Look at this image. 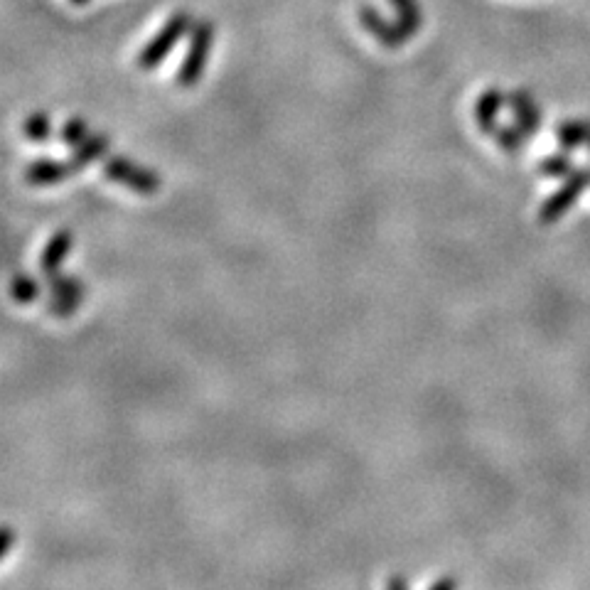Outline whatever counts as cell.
<instances>
[{
  "instance_id": "1",
  "label": "cell",
  "mask_w": 590,
  "mask_h": 590,
  "mask_svg": "<svg viewBox=\"0 0 590 590\" xmlns=\"http://www.w3.org/2000/svg\"><path fill=\"white\" fill-rule=\"evenodd\" d=\"M214 45V23L212 20H197L190 30V45H187L185 59L180 62L175 72V87L177 89H192L200 84L202 74H205L209 52Z\"/></svg>"
},
{
  "instance_id": "2",
  "label": "cell",
  "mask_w": 590,
  "mask_h": 590,
  "mask_svg": "<svg viewBox=\"0 0 590 590\" xmlns=\"http://www.w3.org/2000/svg\"><path fill=\"white\" fill-rule=\"evenodd\" d=\"M192 25H195V20H192V15L187 13V10H177V13L170 15L168 23L155 32V35L148 40V45L138 52L136 67L143 69V72H153V69H158L160 64L168 59L170 52L175 50L177 42H180L182 37L192 30Z\"/></svg>"
},
{
  "instance_id": "3",
  "label": "cell",
  "mask_w": 590,
  "mask_h": 590,
  "mask_svg": "<svg viewBox=\"0 0 590 590\" xmlns=\"http://www.w3.org/2000/svg\"><path fill=\"white\" fill-rule=\"evenodd\" d=\"M104 177L109 182H114V185L138 192V195H155L160 190V185H163V180H160V175L155 170L133 163L126 155H111V158H106Z\"/></svg>"
},
{
  "instance_id": "4",
  "label": "cell",
  "mask_w": 590,
  "mask_h": 590,
  "mask_svg": "<svg viewBox=\"0 0 590 590\" xmlns=\"http://www.w3.org/2000/svg\"><path fill=\"white\" fill-rule=\"evenodd\" d=\"M45 283H47V293H50L45 308L47 313L55 315V318H69V315H72L74 310L84 303L87 286H84L79 278L64 273L62 268L55 273H47Z\"/></svg>"
},
{
  "instance_id": "5",
  "label": "cell",
  "mask_w": 590,
  "mask_h": 590,
  "mask_svg": "<svg viewBox=\"0 0 590 590\" xmlns=\"http://www.w3.org/2000/svg\"><path fill=\"white\" fill-rule=\"evenodd\" d=\"M590 185V168H578L566 177V182L544 202L539 209V222L541 224H554L559 222L563 214L568 212L576 200L581 197V192Z\"/></svg>"
},
{
  "instance_id": "6",
  "label": "cell",
  "mask_w": 590,
  "mask_h": 590,
  "mask_svg": "<svg viewBox=\"0 0 590 590\" xmlns=\"http://www.w3.org/2000/svg\"><path fill=\"white\" fill-rule=\"evenodd\" d=\"M357 18H359V25H362V28L367 30L369 35L379 42V45L386 47V50H401V47L406 45V40H409V35L401 30V25L396 23V20L384 18L374 5H362Z\"/></svg>"
},
{
  "instance_id": "7",
  "label": "cell",
  "mask_w": 590,
  "mask_h": 590,
  "mask_svg": "<svg viewBox=\"0 0 590 590\" xmlns=\"http://www.w3.org/2000/svg\"><path fill=\"white\" fill-rule=\"evenodd\" d=\"M507 104L514 114V123L524 136H534L541 128V109L527 89H517L507 96Z\"/></svg>"
},
{
  "instance_id": "8",
  "label": "cell",
  "mask_w": 590,
  "mask_h": 590,
  "mask_svg": "<svg viewBox=\"0 0 590 590\" xmlns=\"http://www.w3.org/2000/svg\"><path fill=\"white\" fill-rule=\"evenodd\" d=\"M507 104V94L502 89L490 87L480 94V99L475 101V121L485 136H495L497 131V116H500L502 106Z\"/></svg>"
},
{
  "instance_id": "9",
  "label": "cell",
  "mask_w": 590,
  "mask_h": 590,
  "mask_svg": "<svg viewBox=\"0 0 590 590\" xmlns=\"http://www.w3.org/2000/svg\"><path fill=\"white\" fill-rule=\"evenodd\" d=\"M111 146V138L106 133H89L79 146L72 148L69 153V165H72L74 173H82L91 163H96L99 158H106Z\"/></svg>"
},
{
  "instance_id": "10",
  "label": "cell",
  "mask_w": 590,
  "mask_h": 590,
  "mask_svg": "<svg viewBox=\"0 0 590 590\" xmlns=\"http://www.w3.org/2000/svg\"><path fill=\"white\" fill-rule=\"evenodd\" d=\"M74 170L72 165L59 163V160H35L25 168V182L32 187H47L57 185V182H64L67 177H72Z\"/></svg>"
},
{
  "instance_id": "11",
  "label": "cell",
  "mask_w": 590,
  "mask_h": 590,
  "mask_svg": "<svg viewBox=\"0 0 590 590\" xmlns=\"http://www.w3.org/2000/svg\"><path fill=\"white\" fill-rule=\"evenodd\" d=\"M72 244H74V236L69 229H57L55 234L50 236V241L45 244V249H42L40 254V261H37V266H40V271L45 273H55L62 268L64 259L69 256V251H72Z\"/></svg>"
},
{
  "instance_id": "12",
  "label": "cell",
  "mask_w": 590,
  "mask_h": 590,
  "mask_svg": "<svg viewBox=\"0 0 590 590\" xmlns=\"http://www.w3.org/2000/svg\"><path fill=\"white\" fill-rule=\"evenodd\" d=\"M396 13V23L409 37H416L423 28V10L418 0H389Z\"/></svg>"
},
{
  "instance_id": "13",
  "label": "cell",
  "mask_w": 590,
  "mask_h": 590,
  "mask_svg": "<svg viewBox=\"0 0 590 590\" xmlns=\"http://www.w3.org/2000/svg\"><path fill=\"white\" fill-rule=\"evenodd\" d=\"M556 138H559L563 150H573L578 146L590 148V121H566L556 128Z\"/></svg>"
},
{
  "instance_id": "14",
  "label": "cell",
  "mask_w": 590,
  "mask_h": 590,
  "mask_svg": "<svg viewBox=\"0 0 590 590\" xmlns=\"http://www.w3.org/2000/svg\"><path fill=\"white\" fill-rule=\"evenodd\" d=\"M40 281L35 276H30L28 271H18L10 281V298L18 305H30L40 298Z\"/></svg>"
},
{
  "instance_id": "15",
  "label": "cell",
  "mask_w": 590,
  "mask_h": 590,
  "mask_svg": "<svg viewBox=\"0 0 590 590\" xmlns=\"http://www.w3.org/2000/svg\"><path fill=\"white\" fill-rule=\"evenodd\" d=\"M23 133L35 146H45L52 136V121L47 111H32L23 121Z\"/></svg>"
},
{
  "instance_id": "16",
  "label": "cell",
  "mask_w": 590,
  "mask_h": 590,
  "mask_svg": "<svg viewBox=\"0 0 590 590\" xmlns=\"http://www.w3.org/2000/svg\"><path fill=\"white\" fill-rule=\"evenodd\" d=\"M89 133H91L89 123L84 121L82 116H72L67 123H64L62 131H59V141H62L64 146L74 148V146H79V143H82Z\"/></svg>"
},
{
  "instance_id": "17",
  "label": "cell",
  "mask_w": 590,
  "mask_h": 590,
  "mask_svg": "<svg viewBox=\"0 0 590 590\" xmlns=\"http://www.w3.org/2000/svg\"><path fill=\"white\" fill-rule=\"evenodd\" d=\"M497 141V146L502 150H507V153H519L524 146V141H527V136H524L522 131H519V126L514 123V126H497L495 136H492Z\"/></svg>"
},
{
  "instance_id": "18",
  "label": "cell",
  "mask_w": 590,
  "mask_h": 590,
  "mask_svg": "<svg viewBox=\"0 0 590 590\" xmlns=\"http://www.w3.org/2000/svg\"><path fill=\"white\" fill-rule=\"evenodd\" d=\"M573 170L576 168H573L571 158H568V150H563L559 155H549V158L539 165V173L544 177H568Z\"/></svg>"
},
{
  "instance_id": "19",
  "label": "cell",
  "mask_w": 590,
  "mask_h": 590,
  "mask_svg": "<svg viewBox=\"0 0 590 590\" xmlns=\"http://www.w3.org/2000/svg\"><path fill=\"white\" fill-rule=\"evenodd\" d=\"M0 559H5V556L10 554V549H13V544H15V531H13V527H8V524H5L3 529H0Z\"/></svg>"
},
{
  "instance_id": "20",
  "label": "cell",
  "mask_w": 590,
  "mask_h": 590,
  "mask_svg": "<svg viewBox=\"0 0 590 590\" xmlns=\"http://www.w3.org/2000/svg\"><path fill=\"white\" fill-rule=\"evenodd\" d=\"M428 588L431 590H455L458 588V581H455V578H438V581L428 583Z\"/></svg>"
},
{
  "instance_id": "21",
  "label": "cell",
  "mask_w": 590,
  "mask_h": 590,
  "mask_svg": "<svg viewBox=\"0 0 590 590\" xmlns=\"http://www.w3.org/2000/svg\"><path fill=\"white\" fill-rule=\"evenodd\" d=\"M386 588L406 590V588H409V581H406L404 576H391V578H386Z\"/></svg>"
},
{
  "instance_id": "22",
  "label": "cell",
  "mask_w": 590,
  "mask_h": 590,
  "mask_svg": "<svg viewBox=\"0 0 590 590\" xmlns=\"http://www.w3.org/2000/svg\"><path fill=\"white\" fill-rule=\"evenodd\" d=\"M69 3H72V5H77V8H82V5H89L91 0H69Z\"/></svg>"
}]
</instances>
